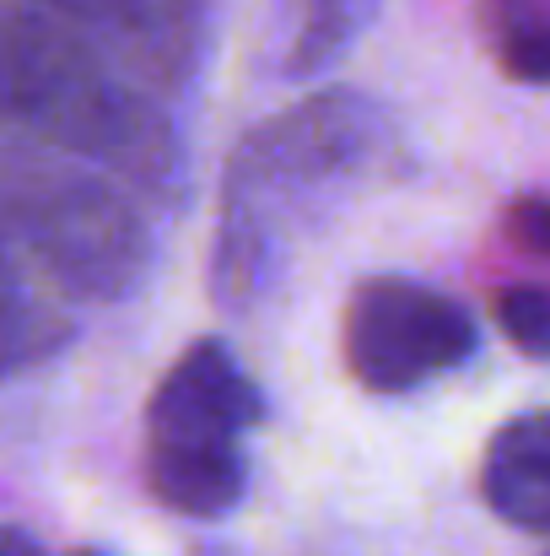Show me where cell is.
Listing matches in <instances>:
<instances>
[{"label": "cell", "mask_w": 550, "mask_h": 556, "mask_svg": "<svg viewBox=\"0 0 550 556\" xmlns=\"http://www.w3.org/2000/svg\"><path fill=\"white\" fill-rule=\"evenodd\" d=\"M383 141V114L357 92H319L265 130H254L227 174L221 227H216V260L210 287L227 303H243V292L259 281L265 265V222L276 200L319 194L324 185H346L362 174Z\"/></svg>", "instance_id": "1"}, {"label": "cell", "mask_w": 550, "mask_h": 556, "mask_svg": "<svg viewBox=\"0 0 550 556\" xmlns=\"http://www.w3.org/2000/svg\"><path fill=\"white\" fill-rule=\"evenodd\" d=\"M265 421V400L238 357L205 336L146 400V492L189 519H221L248 492L243 438Z\"/></svg>", "instance_id": "2"}, {"label": "cell", "mask_w": 550, "mask_h": 556, "mask_svg": "<svg viewBox=\"0 0 550 556\" xmlns=\"http://www.w3.org/2000/svg\"><path fill=\"white\" fill-rule=\"evenodd\" d=\"M475 346L470 308L410 276H367L341 314V357L367 394H405L470 363Z\"/></svg>", "instance_id": "3"}, {"label": "cell", "mask_w": 550, "mask_h": 556, "mask_svg": "<svg viewBox=\"0 0 550 556\" xmlns=\"http://www.w3.org/2000/svg\"><path fill=\"white\" fill-rule=\"evenodd\" d=\"M11 222L33 243L38 265L76 298H114L136 281L146 254L141 216L92 179H27L11 200Z\"/></svg>", "instance_id": "4"}, {"label": "cell", "mask_w": 550, "mask_h": 556, "mask_svg": "<svg viewBox=\"0 0 550 556\" xmlns=\"http://www.w3.org/2000/svg\"><path fill=\"white\" fill-rule=\"evenodd\" d=\"M481 497L502 525L550 535V410H524L491 432Z\"/></svg>", "instance_id": "5"}, {"label": "cell", "mask_w": 550, "mask_h": 556, "mask_svg": "<svg viewBox=\"0 0 550 556\" xmlns=\"http://www.w3.org/2000/svg\"><path fill=\"white\" fill-rule=\"evenodd\" d=\"M60 341H65V319L49 308V298H38L16 276V265L5 254V238H0V372L38 363Z\"/></svg>", "instance_id": "6"}, {"label": "cell", "mask_w": 550, "mask_h": 556, "mask_svg": "<svg viewBox=\"0 0 550 556\" xmlns=\"http://www.w3.org/2000/svg\"><path fill=\"white\" fill-rule=\"evenodd\" d=\"M491 314L502 325V336L535 357V363H550V292L535 287V281H513L491 298Z\"/></svg>", "instance_id": "7"}, {"label": "cell", "mask_w": 550, "mask_h": 556, "mask_svg": "<svg viewBox=\"0 0 550 556\" xmlns=\"http://www.w3.org/2000/svg\"><path fill=\"white\" fill-rule=\"evenodd\" d=\"M491 54H497L502 76H513L524 87H550V16L491 38Z\"/></svg>", "instance_id": "8"}, {"label": "cell", "mask_w": 550, "mask_h": 556, "mask_svg": "<svg viewBox=\"0 0 550 556\" xmlns=\"http://www.w3.org/2000/svg\"><path fill=\"white\" fill-rule=\"evenodd\" d=\"M508 238L529 254L550 260V194H519L508 205Z\"/></svg>", "instance_id": "9"}, {"label": "cell", "mask_w": 550, "mask_h": 556, "mask_svg": "<svg viewBox=\"0 0 550 556\" xmlns=\"http://www.w3.org/2000/svg\"><path fill=\"white\" fill-rule=\"evenodd\" d=\"M550 0H481V33L486 43L513 33V27H529V22H546Z\"/></svg>", "instance_id": "10"}, {"label": "cell", "mask_w": 550, "mask_h": 556, "mask_svg": "<svg viewBox=\"0 0 550 556\" xmlns=\"http://www.w3.org/2000/svg\"><path fill=\"white\" fill-rule=\"evenodd\" d=\"M0 556H43V546L22 525H0Z\"/></svg>", "instance_id": "11"}, {"label": "cell", "mask_w": 550, "mask_h": 556, "mask_svg": "<svg viewBox=\"0 0 550 556\" xmlns=\"http://www.w3.org/2000/svg\"><path fill=\"white\" fill-rule=\"evenodd\" d=\"M65 556H103V552H65Z\"/></svg>", "instance_id": "12"}, {"label": "cell", "mask_w": 550, "mask_h": 556, "mask_svg": "<svg viewBox=\"0 0 550 556\" xmlns=\"http://www.w3.org/2000/svg\"><path fill=\"white\" fill-rule=\"evenodd\" d=\"M546 556H550V552H546Z\"/></svg>", "instance_id": "13"}]
</instances>
